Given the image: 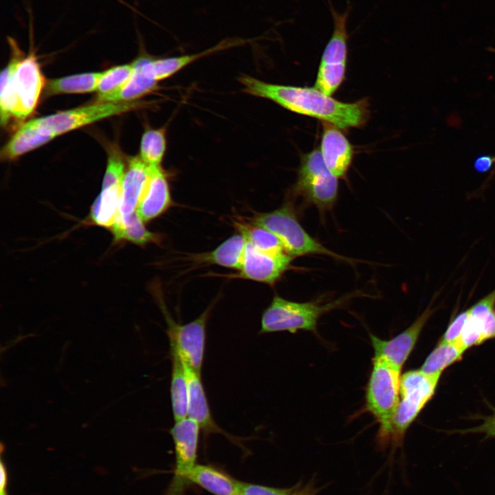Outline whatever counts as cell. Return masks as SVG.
Instances as JSON below:
<instances>
[{"label":"cell","instance_id":"4","mask_svg":"<svg viewBox=\"0 0 495 495\" xmlns=\"http://www.w3.org/2000/svg\"><path fill=\"white\" fill-rule=\"evenodd\" d=\"M357 295V292L351 293L325 303L321 300L294 302L274 296L262 314L259 334L283 331L294 333L298 331L316 333L322 316L340 307Z\"/></svg>","mask_w":495,"mask_h":495},{"label":"cell","instance_id":"26","mask_svg":"<svg viewBox=\"0 0 495 495\" xmlns=\"http://www.w3.org/2000/svg\"><path fill=\"white\" fill-rule=\"evenodd\" d=\"M122 184L102 185V189L95 200L91 217L94 223L111 227L119 212Z\"/></svg>","mask_w":495,"mask_h":495},{"label":"cell","instance_id":"8","mask_svg":"<svg viewBox=\"0 0 495 495\" xmlns=\"http://www.w3.org/2000/svg\"><path fill=\"white\" fill-rule=\"evenodd\" d=\"M441 375H429L420 369L401 377L399 402L393 420V441L401 443L406 432L434 395Z\"/></svg>","mask_w":495,"mask_h":495},{"label":"cell","instance_id":"11","mask_svg":"<svg viewBox=\"0 0 495 495\" xmlns=\"http://www.w3.org/2000/svg\"><path fill=\"white\" fill-rule=\"evenodd\" d=\"M142 101L98 102L40 118L56 136L90 124L104 118L138 109Z\"/></svg>","mask_w":495,"mask_h":495},{"label":"cell","instance_id":"22","mask_svg":"<svg viewBox=\"0 0 495 495\" xmlns=\"http://www.w3.org/2000/svg\"><path fill=\"white\" fill-rule=\"evenodd\" d=\"M246 243L243 235L235 234L212 251L192 255L190 259L197 264H213L239 271L242 265Z\"/></svg>","mask_w":495,"mask_h":495},{"label":"cell","instance_id":"7","mask_svg":"<svg viewBox=\"0 0 495 495\" xmlns=\"http://www.w3.org/2000/svg\"><path fill=\"white\" fill-rule=\"evenodd\" d=\"M333 20V31L322 52L314 87L331 96L345 78L348 58V21L350 8L338 11L329 1Z\"/></svg>","mask_w":495,"mask_h":495},{"label":"cell","instance_id":"20","mask_svg":"<svg viewBox=\"0 0 495 495\" xmlns=\"http://www.w3.org/2000/svg\"><path fill=\"white\" fill-rule=\"evenodd\" d=\"M150 177V167L140 156L131 157L123 179L118 215L136 211Z\"/></svg>","mask_w":495,"mask_h":495},{"label":"cell","instance_id":"12","mask_svg":"<svg viewBox=\"0 0 495 495\" xmlns=\"http://www.w3.org/2000/svg\"><path fill=\"white\" fill-rule=\"evenodd\" d=\"M294 258L286 252H262L247 242L241 269L238 273L228 276L274 285L287 271L293 268Z\"/></svg>","mask_w":495,"mask_h":495},{"label":"cell","instance_id":"36","mask_svg":"<svg viewBox=\"0 0 495 495\" xmlns=\"http://www.w3.org/2000/svg\"><path fill=\"white\" fill-rule=\"evenodd\" d=\"M0 495H8V474L6 465L3 461L1 460V468H0Z\"/></svg>","mask_w":495,"mask_h":495},{"label":"cell","instance_id":"38","mask_svg":"<svg viewBox=\"0 0 495 495\" xmlns=\"http://www.w3.org/2000/svg\"><path fill=\"white\" fill-rule=\"evenodd\" d=\"M491 51H494L495 52V49H490Z\"/></svg>","mask_w":495,"mask_h":495},{"label":"cell","instance_id":"39","mask_svg":"<svg viewBox=\"0 0 495 495\" xmlns=\"http://www.w3.org/2000/svg\"><path fill=\"white\" fill-rule=\"evenodd\" d=\"M234 495H239V494H234Z\"/></svg>","mask_w":495,"mask_h":495},{"label":"cell","instance_id":"35","mask_svg":"<svg viewBox=\"0 0 495 495\" xmlns=\"http://www.w3.org/2000/svg\"><path fill=\"white\" fill-rule=\"evenodd\" d=\"M495 163V157L488 154L478 156L474 162L476 171L483 173L489 171Z\"/></svg>","mask_w":495,"mask_h":495},{"label":"cell","instance_id":"34","mask_svg":"<svg viewBox=\"0 0 495 495\" xmlns=\"http://www.w3.org/2000/svg\"><path fill=\"white\" fill-rule=\"evenodd\" d=\"M492 411L491 415L483 418V422L480 426L456 432L461 434L483 433L485 439L495 437V408H492Z\"/></svg>","mask_w":495,"mask_h":495},{"label":"cell","instance_id":"25","mask_svg":"<svg viewBox=\"0 0 495 495\" xmlns=\"http://www.w3.org/2000/svg\"><path fill=\"white\" fill-rule=\"evenodd\" d=\"M116 240H126L138 245L160 241V236L148 231L136 211L118 215L111 226Z\"/></svg>","mask_w":495,"mask_h":495},{"label":"cell","instance_id":"37","mask_svg":"<svg viewBox=\"0 0 495 495\" xmlns=\"http://www.w3.org/2000/svg\"><path fill=\"white\" fill-rule=\"evenodd\" d=\"M298 486V485H296L294 491L291 495H315L317 492V490L310 485H307L302 489H299Z\"/></svg>","mask_w":495,"mask_h":495},{"label":"cell","instance_id":"3","mask_svg":"<svg viewBox=\"0 0 495 495\" xmlns=\"http://www.w3.org/2000/svg\"><path fill=\"white\" fill-rule=\"evenodd\" d=\"M244 218V217H243ZM249 223L275 234L282 241L286 252L294 258L305 255H323L349 263L357 260L340 255L313 238L300 224L294 202L287 201L281 207L268 212L256 213L244 218Z\"/></svg>","mask_w":495,"mask_h":495},{"label":"cell","instance_id":"33","mask_svg":"<svg viewBox=\"0 0 495 495\" xmlns=\"http://www.w3.org/2000/svg\"><path fill=\"white\" fill-rule=\"evenodd\" d=\"M468 318V309L459 313L449 324L440 341L455 343L460 339Z\"/></svg>","mask_w":495,"mask_h":495},{"label":"cell","instance_id":"32","mask_svg":"<svg viewBox=\"0 0 495 495\" xmlns=\"http://www.w3.org/2000/svg\"><path fill=\"white\" fill-rule=\"evenodd\" d=\"M296 487V485L290 488H276L239 481L237 494L239 495H291Z\"/></svg>","mask_w":495,"mask_h":495},{"label":"cell","instance_id":"24","mask_svg":"<svg viewBox=\"0 0 495 495\" xmlns=\"http://www.w3.org/2000/svg\"><path fill=\"white\" fill-rule=\"evenodd\" d=\"M172 368L170 399L174 421L188 417V386L184 367L179 357L170 351Z\"/></svg>","mask_w":495,"mask_h":495},{"label":"cell","instance_id":"30","mask_svg":"<svg viewBox=\"0 0 495 495\" xmlns=\"http://www.w3.org/2000/svg\"><path fill=\"white\" fill-rule=\"evenodd\" d=\"M166 150L165 128L148 129L140 142V157L149 166H161Z\"/></svg>","mask_w":495,"mask_h":495},{"label":"cell","instance_id":"9","mask_svg":"<svg viewBox=\"0 0 495 495\" xmlns=\"http://www.w3.org/2000/svg\"><path fill=\"white\" fill-rule=\"evenodd\" d=\"M168 322V336L170 351L175 352L182 362L201 374L206 339V324L212 307L207 308L195 320L186 324H178L169 316L162 306Z\"/></svg>","mask_w":495,"mask_h":495},{"label":"cell","instance_id":"18","mask_svg":"<svg viewBox=\"0 0 495 495\" xmlns=\"http://www.w3.org/2000/svg\"><path fill=\"white\" fill-rule=\"evenodd\" d=\"M56 137V134L41 122L40 118L31 120L22 124L2 148L1 158L6 161L13 160Z\"/></svg>","mask_w":495,"mask_h":495},{"label":"cell","instance_id":"14","mask_svg":"<svg viewBox=\"0 0 495 495\" xmlns=\"http://www.w3.org/2000/svg\"><path fill=\"white\" fill-rule=\"evenodd\" d=\"M495 338V289L468 309V318L457 343L466 351Z\"/></svg>","mask_w":495,"mask_h":495},{"label":"cell","instance_id":"29","mask_svg":"<svg viewBox=\"0 0 495 495\" xmlns=\"http://www.w3.org/2000/svg\"><path fill=\"white\" fill-rule=\"evenodd\" d=\"M465 351L457 342L440 341L419 369L429 375H441L447 367L462 359Z\"/></svg>","mask_w":495,"mask_h":495},{"label":"cell","instance_id":"5","mask_svg":"<svg viewBox=\"0 0 495 495\" xmlns=\"http://www.w3.org/2000/svg\"><path fill=\"white\" fill-rule=\"evenodd\" d=\"M401 371L373 358L366 390V408L380 425L378 441L386 445L393 435V420L399 402Z\"/></svg>","mask_w":495,"mask_h":495},{"label":"cell","instance_id":"16","mask_svg":"<svg viewBox=\"0 0 495 495\" xmlns=\"http://www.w3.org/2000/svg\"><path fill=\"white\" fill-rule=\"evenodd\" d=\"M150 177L136 212L143 221L163 214L171 205L170 187L161 166H149Z\"/></svg>","mask_w":495,"mask_h":495},{"label":"cell","instance_id":"13","mask_svg":"<svg viewBox=\"0 0 495 495\" xmlns=\"http://www.w3.org/2000/svg\"><path fill=\"white\" fill-rule=\"evenodd\" d=\"M434 311V309L429 306L407 329L390 340H382L371 334L373 358L382 359L401 371L412 351L424 325Z\"/></svg>","mask_w":495,"mask_h":495},{"label":"cell","instance_id":"6","mask_svg":"<svg viewBox=\"0 0 495 495\" xmlns=\"http://www.w3.org/2000/svg\"><path fill=\"white\" fill-rule=\"evenodd\" d=\"M338 195V178L326 166L320 151L314 149L303 155L291 197H300L303 204L325 213L333 208Z\"/></svg>","mask_w":495,"mask_h":495},{"label":"cell","instance_id":"15","mask_svg":"<svg viewBox=\"0 0 495 495\" xmlns=\"http://www.w3.org/2000/svg\"><path fill=\"white\" fill-rule=\"evenodd\" d=\"M320 152L331 173L338 179L346 177L353 157V148L340 129L324 122Z\"/></svg>","mask_w":495,"mask_h":495},{"label":"cell","instance_id":"19","mask_svg":"<svg viewBox=\"0 0 495 495\" xmlns=\"http://www.w3.org/2000/svg\"><path fill=\"white\" fill-rule=\"evenodd\" d=\"M183 365L188 386V417L199 424L206 435L219 433L232 439L214 421L201 380V374L184 363Z\"/></svg>","mask_w":495,"mask_h":495},{"label":"cell","instance_id":"23","mask_svg":"<svg viewBox=\"0 0 495 495\" xmlns=\"http://www.w3.org/2000/svg\"><path fill=\"white\" fill-rule=\"evenodd\" d=\"M189 481L213 495L237 494L239 481L208 465L197 463L189 475Z\"/></svg>","mask_w":495,"mask_h":495},{"label":"cell","instance_id":"28","mask_svg":"<svg viewBox=\"0 0 495 495\" xmlns=\"http://www.w3.org/2000/svg\"><path fill=\"white\" fill-rule=\"evenodd\" d=\"M102 72H91L52 79L46 85V94H84L97 91Z\"/></svg>","mask_w":495,"mask_h":495},{"label":"cell","instance_id":"31","mask_svg":"<svg viewBox=\"0 0 495 495\" xmlns=\"http://www.w3.org/2000/svg\"><path fill=\"white\" fill-rule=\"evenodd\" d=\"M133 71V63L116 66L104 71L97 88L98 98L120 89L129 80Z\"/></svg>","mask_w":495,"mask_h":495},{"label":"cell","instance_id":"2","mask_svg":"<svg viewBox=\"0 0 495 495\" xmlns=\"http://www.w3.org/2000/svg\"><path fill=\"white\" fill-rule=\"evenodd\" d=\"M11 56L0 80V116L3 126L11 119L23 121L35 110L45 80L37 58L31 52L24 56L17 43L8 38Z\"/></svg>","mask_w":495,"mask_h":495},{"label":"cell","instance_id":"27","mask_svg":"<svg viewBox=\"0 0 495 495\" xmlns=\"http://www.w3.org/2000/svg\"><path fill=\"white\" fill-rule=\"evenodd\" d=\"M232 221L239 233L243 235L246 241L256 249L271 254L286 252L280 239L271 231L252 224L243 217H236Z\"/></svg>","mask_w":495,"mask_h":495},{"label":"cell","instance_id":"10","mask_svg":"<svg viewBox=\"0 0 495 495\" xmlns=\"http://www.w3.org/2000/svg\"><path fill=\"white\" fill-rule=\"evenodd\" d=\"M201 428L188 417L175 421L170 429L175 454L173 476L164 495H183L190 484L189 475L197 464Z\"/></svg>","mask_w":495,"mask_h":495},{"label":"cell","instance_id":"1","mask_svg":"<svg viewBox=\"0 0 495 495\" xmlns=\"http://www.w3.org/2000/svg\"><path fill=\"white\" fill-rule=\"evenodd\" d=\"M245 93L270 100L282 107L330 123L340 129L363 126L369 116L366 100L344 102L315 87L272 84L242 75L238 78Z\"/></svg>","mask_w":495,"mask_h":495},{"label":"cell","instance_id":"21","mask_svg":"<svg viewBox=\"0 0 495 495\" xmlns=\"http://www.w3.org/2000/svg\"><path fill=\"white\" fill-rule=\"evenodd\" d=\"M250 41L243 38H226L215 45L199 53L170 56L160 58H151V66L156 80L168 78L177 73L192 63L210 54L245 44Z\"/></svg>","mask_w":495,"mask_h":495},{"label":"cell","instance_id":"17","mask_svg":"<svg viewBox=\"0 0 495 495\" xmlns=\"http://www.w3.org/2000/svg\"><path fill=\"white\" fill-rule=\"evenodd\" d=\"M151 57L141 56L132 63L133 71L129 80L118 90L98 97L99 102H119L137 99L154 91L157 87L151 66Z\"/></svg>","mask_w":495,"mask_h":495}]
</instances>
